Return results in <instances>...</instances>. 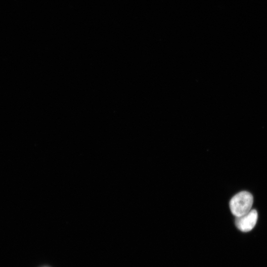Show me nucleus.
<instances>
[{"mask_svg": "<svg viewBox=\"0 0 267 267\" xmlns=\"http://www.w3.org/2000/svg\"><path fill=\"white\" fill-rule=\"evenodd\" d=\"M253 203L252 195L247 191H241L231 199L229 207L232 214L236 217H239L251 210Z\"/></svg>", "mask_w": 267, "mask_h": 267, "instance_id": "obj_1", "label": "nucleus"}, {"mask_svg": "<svg viewBox=\"0 0 267 267\" xmlns=\"http://www.w3.org/2000/svg\"><path fill=\"white\" fill-rule=\"evenodd\" d=\"M257 219L258 213L253 209L242 216L236 217L235 223L238 229L243 232H248L254 227Z\"/></svg>", "mask_w": 267, "mask_h": 267, "instance_id": "obj_2", "label": "nucleus"}]
</instances>
